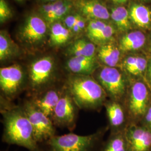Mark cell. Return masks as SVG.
I'll return each instance as SVG.
<instances>
[{"mask_svg": "<svg viewBox=\"0 0 151 151\" xmlns=\"http://www.w3.org/2000/svg\"><path fill=\"white\" fill-rule=\"evenodd\" d=\"M107 24L101 20H92L87 27V37L90 40L91 38L101 32L106 27Z\"/></svg>", "mask_w": 151, "mask_h": 151, "instance_id": "cell-28", "label": "cell"}, {"mask_svg": "<svg viewBox=\"0 0 151 151\" xmlns=\"http://www.w3.org/2000/svg\"><path fill=\"white\" fill-rule=\"evenodd\" d=\"M114 32L113 27L107 24L106 27L103 30L91 38L90 40L97 46L113 42V36Z\"/></svg>", "mask_w": 151, "mask_h": 151, "instance_id": "cell-25", "label": "cell"}, {"mask_svg": "<svg viewBox=\"0 0 151 151\" xmlns=\"http://www.w3.org/2000/svg\"><path fill=\"white\" fill-rule=\"evenodd\" d=\"M70 30L60 22H54L49 34V45L52 48H60L67 45L70 40Z\"/></svg>", "mask_w": 151, "mask_h": 151, "instance_id": "cell-21", "label": "cell"}, {"mask_svg": "<svg viewBox=\"0 0 151 151\" xmlns=\"http://www.w3.org/2000/svg\"><path fill=\"white\" fill-rule=\"evenodd\" d=\"M111 1H112L114 4H120L121 2V0H110Z\"/></svg>", "mask_w": 151, "mask_h": 151, "instance_id": "cell-34", "label": "cell"}, {"mask_svg": "<svg viewBox=\"0 0 151 151\" xmlns=\"http://www.w3.org/2000/svg\"><path fill=\"white\" fill-rule=\"evenodd\" d=\"M80 110V109L65 87L52 117L54 126L72 132L75 129Z\"/></svg>", "mask_w": 151, "mask_h": 151, "instance_id": "cell-9", "label": "cell"}, {"mask_svg": "<svg viewBox=\"0 0 151 151\" xmlns=\"http://www.w3.org/2000/svg\"><path fill=\"white\" fill-rule=\"evenodd\" d=\"M129 0H121V2L120 4H124L125 3H127Z\"/></svg>", "mask_w": 151, "mask_h": 151, "instance_id": "cell-36", "label": "cell"}, {"mask_svg": "<svg viewBox=\"0 0 151 151\" xmlns=\"http://www.w3.org/2000/svg\"><path fill=\"white\" fill-rule=\"evenodd\" d=\"M148 58L138 54H127L123 58L119 68L124 71L131 82L144 81Z\"/></svg>", "mask_w": 151, "mask_h": 151, "instance_id": "cell-14", "label": "cell"}, {"mask_svg": "<svg viewBox=\"0 0 151 151\" xmlns=\"http://www.w3.org/2000/svg\"><path fill=\"white\" fill-rule=\"evenodd\" d=\"M85 27V20L81 17V18L77 22L75 25L73 27L72 30L75 33H78L81 32Z\"/></svg>", "mask_w": 151, "mask_h": 151, "instance_id": "cell-33", "label": "cell"}, {"mask_svg": "<svg viewBox=\"0 0 151 151\" xmlns=\"http://www.w3.org/2000/svg\"><path fill=\"white\" fill-rule=\"evenodd\" d=\"M12 16L11 9L5 0H0V22L1 23L6 22Z\"/></svg>", "mask_w": 151, "mask_h": 151, "instance_id": "cell-29", "label": "cell"}, {"mask_svg": "<svg viewBox=\"0 0 151 151\" xmlns=\"http://www.w3.org/2000/svg\"><path fill=\"white\" fill-rule=\"evenodd\" d=\"M0 113L3 125L2 142L29 151H40L32 124L20 104H15L0 97Z\"/></svg>", "mask_w": 151, "mask_h": 151, "instance_id": "cell-1", "label": "cell"}, {"mask_svg": "<svg viewBox=\"0 0 151 151\" xmlns=\"http://www.w3.org/2000/svg\"><path fill=\"white\" fill-rule=\"evenodd\" d=\"M123 54L118 45L114 42L97 46L96 58L102 66L120 67L123 58Z\"/></svg>", "mask_w": 151, "mask_h": 151, "instance_id": "cell-16", "label": "cell"}, {"mask_svg": "<svg viewBox=\"0 0 151 151\" xmlns=\"http://www.w3.org/2000/svg\"><path fill=\"white\" fill-rule=\"evenodd\" d=\"M65 89V81L51 87L32 97H27L52 120L54 109Z\"/></svg>", "mask_w": 151, "mask_h": 151, "instance_id": "cell-11", "label": "cell"}, {"mask_svg": "<svg viewBox=\"0 0 151 151\" xmlns=\"http://www.w3.org/2000/svg\"><path fill=\"white\" fill-rule=\"evenodd\" d=\"M104 107L105 108L110 133L125 131L130 122L123 103L108 99Z\"/></svg>", "mask_w": 151, "mask_h": 151, "instance_id": "cell-12", "label": "cell"}, {"mask_svg": "<svg viewBox=\"0 0 151 151\" xmlns=\"http://www.w3.org/2000/svg\"><path fill=\"white\" fill-rule=\"evenodd\" d=\"M16 1H23V0H16Z\"/></svg>", "mask_w": 151, "mask_h": 151, "instance_id": "cell-38", "label": "cell"}, {"mask_svg": "<svg viewBox=\"0 0 151 151\" xmlns=\"http://www.w3.org/2000/svg\"><path fill=\"white\" fill-rule=\"evenodd\" d=\"M81 17L82 16L78 14L66 16L64 20L65 27L69 30H72Z\"/></svg>", "mask_w": 151, "mask_h": 151, "instance_id": "cell-30", "label": "cell"}, {"mask_svg": "<svg viewBox=\"0 0 151 151\" xmlns=\"http://www.w3.org/2000/svg\"><path fill=\"white\" fill-rule=\"evenodd\" d=\"M129 17L128 11L123 6H117L111 9V17L121 32L128 30L131 27Z\"/></svg>", "mask_w": 151, "mask_h": 151, "instance_id": "cell-24", "label": "cell"}, {"mask_svg": "<svg viewBox=\"0 0 151 151\" xmlns=\"http://www.w3.org/2000/svg\"><path fill=\"white\" fill-rule=\"evenodd\" d=\"M21 55V50L19 46L15 43L7 34H0V60L4 63L9 60L16 59Z\"/></svg>", "mask_w": 151, "mask_h": 151, "instance_id": "cell-20", "label": "cell"}, {"mask_svg": "<svg viewBox=\"0 0 151 151\" xmlns=\"http://www.w3.org/2000/svg\"><path fill=\"white\" fill-rule=\"evenodd\" d=\"M92 76L102 87L108 99L124 103L132 82L120 68L100 65Z\"/></svg>", "mask_w": 151, "mask_h": 151, "instance_id": "cell-5", "label": "cell"}, {"mask_svg": "<svg viewBox=\"0 0 151 151\" xmlns=\"http://www.w3.org/2000/svg\"><path fill=\"white\" fill-rule=\"evenodd\" d=\"M32 124L35 140L39 145L56 135L52 120L26 97L20 103Z\"/></svg>", "mask_w": 151, "mask_h": 151, "instance_id": "cell-8", "label": "cell"}, {"mask_svg": "<svg viewBox=\"0 0 151 151\" xmlns=\"http://www.w3.org/2000/svg\"><path fill=\"white\" fill-rule=\"evenodd\" d=\"M65 87L80 110L100 111L108 99L102 87L92 75L67 74Z\"/></svg>", "mask_w": 151, "mask_h": 151, "instance_id": "cell-2", "label": "cell"}, {"mask_svg": "<svg viewBox=\"0 0 151 151\" xmlns=\"http://www.w3.org/2000/svg\"><path fill=\"white\" fill-rule=\"evenodd\" d=\"M139 124L151 132V103Z\"/></svg>", "mask_w": 151, "mask_h": 151, "instance_id": "cell-31", "label": "cell"}, {"mask_svg": "<svg viewBox=\"0 0 151 151\" xmlns=\"http://www.w3.org/2000/svg\"><path fill=\"white\" fill-rule=\"evenodd\" d=\"M101 151H128V144L125 131L110 133L104 142Z\"/></svg>", "mask_w": 151, "mask_h": 151, "instance_id": "cell-23", "label": "cell"}, {"mask_svg": "<svg viewBox=\"0 0 151 151\" xmlns=\"http://www.w3.org/2000/svg\"><path fill=\"white\" fill-rule=\"evenodd\" d=\"M76 5L83 15L92 20H105L110 17L107 8L98 0H80Z\"/></svg>", "mask_w": 151, "mask_h": 151, "instance_id": "cell-17", "label": "cell"}, {"mask_svg": "<svg viewBox=\"0 0 151 151\" xmlns=\"http://www.w3.org/2000/svg\"><path fill=\"white\" fill-rule=\"evenodd\" d=\"M72 7V4L70 1H68L65 5L60 7V9L55 11L53 14L48 16L44 20L49 23H54L58 22L63 17H64L71 10Z\"/></svg>", "mask_w": 151, "mask_h": 151, "instance_id": "cell-27", "label": "cell"}, {"mask_svg": "<svg viewBox=\"0 0 151 151\" xmlns=\"http://www.w3.org/2000/svg\"><path fill=\"white\" fill-rule=\"evenodd\" d=\"M128 151H151V132L140 124L130 123L125 130Z\"/></svg>", "mask_w": 151, "mask_h": 151, "instance_id": "cell-13", "label": "cell"}, {"mask_svg": "<svg viewBox=\"0 0 151 151\" xmlns=\"http://www.w3.org/2000/svg\"><path fill=\"white\" fill-rule=\"evenodd\" d=\"M100 66L96 58L86 57H67L63 66L67 74L92 75Z\"/></svg>", "mask_w": 151, "mask_h": 151, "instance_id": "cell-15", "label": "cell"}, {"mask_svg": "<svg viewBox=\"0 0 151 151\" xmlns=\"http://www.w3.org/2000/svg\"><path fill=\"white\" fill-rule=\"evenodd\" d=\"M97 45L89 39H78L68 45L65 50L67 57L96 58Z\"/></svg>", "mask_w": 151, "mask_h": 151, "instance_id": "cell-18", "label": "cell"}, {"mask_svg": "<svg viewBox=\"0 0 151 151\" xmlns=\"http://www.w3.org/2000/svg\"><path fill=\"white\" fill-rule=\"evenodd\" d=\"M129 17L136 25L141 28L148 27L151 23V10L146 6L135 4L130 9Z\"/></svg>", "mask_w": 151, "mask_h": 151, "instance_id": "cell-22", "label": "cell"}, {"mask_svg": "<svg viewBox=\"0 0 151 151\" xmlns=\"http://www.w3.org/2000/svg\"><path fill=\"white\" fill-rule=\"evenodd\" d=\"M27 73L26 67L15 63L0 68V97L14 101L27 91Z\"/></svg>", "mask_w": 151, "mask_h": 151, "instance_id": "cell-6", "label": "cell"}, {"mask_svg": "<svg viewBox=\"0 0 151 151\" xmlns=\"http://www.w3.org/2000/svg\"><path fill=\"white\" fill-rule=\"evenodd\" d=\"M145 35L139 31L130 32L124 35L118 44L123 54H128L139 50L145 45Z\"/></svg>", "mask_w": 151, "mask_h": 151, "instance_id": "cell-19", "label": "cell"}, {"mask_svg": "<svg viewBox=\"0 0 151 151\" xmlns=\"http://www.w3.org/2000/svg\"><path fill=\"white\" fill-rule=\"evenodd\" d=\"M148 52L151 54V45L149 47V48H148Z\"/></svg>", "mask_w": 151, "mask_h": 151, "instance_id": "cell-37", "label": "cell"}, {"mask_svg": "<svg viewBox=\"0 0 151 151\" xmlns=\"http://www.w3.org/2000/svg\"><path fill=\"white\" fill-rule=\"evenodd\" d=\"M145 82L151 90V57L148 58V63L145 76Z\"/></svg>", "mask_w": 151, "mask_h": 151, "instance_id": "cell-32", "label": "cell"}, {"mask_svg": "<svg viewBox=\"0 0 151 151\" xmlns=\"http://www.w3.org/2000/svg\"><path fill=\"white\" fill-rule=\"evenodd\" d=\"M151 103V90L146 82H132L123 103L130 123L139 124Z\"/></svg>", "mask_w": 151, "mask_h": 151, "instance_id": "cell-7", "label": "cell"}, {"mask_svg": "<svg viewBox=\"0 0 151 151\" xmlns=\"http://www.w3.org/2000/svg\"><path fill=\"white\" fill-rule=\"evenodd\" d=\"M67 1L68 0H58L42 6L40 9V12L44 19L60 9V7L65 5Z\"/></svg>", "mask_w": 151, "mask_h": 151, "instance_id": "cell-26", "label": "cell"}, {"mask_svg": "<svg viewBox=\"0 0 151 151\" xmlns=\"http://www.w3.org/2000/svg\"><path fill=\"white\" fill-rule=\"evenodd\" d=\"M44 2H53L55 1H58V0H42Z\"/></svg>", "mask_w": 151, "mask_h": 151, "instance_id": "cell-35", "label": "cell"}, {"mask_svg": "<svg viewBox=\"0 0 151 151\" xmlns=\"http://www.w3.org/2000/svg\"><path fill=\"white\" fill-rule=\"evenodd\" d=\"M47 31L45 20L36 15L29 16L20 33L22 43L29 49H36L43 45Z\"/></svg>", "mask_w": 151, "mask_h": 151, "instance_id": "cell-10", "label": "cell"}, {"mask_svg": "<svg viewBox=\"0 0 151 151\" xmlns=\"http://www.w3.org/2000/svg\"><path fill=\"white\" fill-rule=\"evenodd\" d=\"M27 73V97L34 96L65 81L67 73L58 70L51 54H43L32 60L26 67Z\"/></svg>", "mask_w": 151, "mask_h": 151, "instance_id": "cell-3", "label": "cell"}, {"mask_svg": "<svg viewBox=\"0 0 151 151\" xmlns=\"http://www.w3.org/2000/svg\"><path fill=\"white\" fill-rule=\"evenodd\" d=\"M109 127L100 128L88 135L70 133L54 135L39 145L40 151H101L103 138Z\"/></svg>", "mask_w": 151, "mask_h": 151, "instance_id": "cell-4", "label": "cell"}, {"mask_svg": "<svg viewBox=\"0 0 151 151\" xmlns=\"http://www.w3.org/2000/svg\"></svg>", "mask_w": 151, "mask_h": 151, "instance_id": "cell-39", "label": "cell"}]
</instances>
